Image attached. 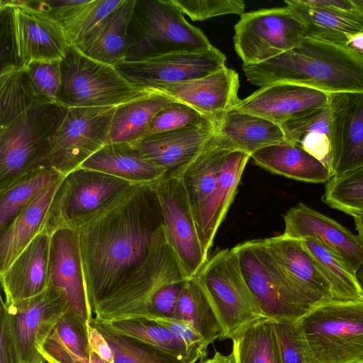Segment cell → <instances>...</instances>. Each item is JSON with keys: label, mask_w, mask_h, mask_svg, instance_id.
Here are the masks:
<instances>
[{"label": "cell", "mask_w": 363, "mask_h": 363, "mask_svg": "<svg viewBox=\"0 0 363 363\" xmlns=\"http://www.w3.org/2000/svg\"><path fill=\"white\" fill-rule=\"evenodd\" d=\"M328 94L294 84L260 87L232 108L254 114L278 125L306 111L326 106Z\"/></svg>", "instance_id": "cell-22"}, {"label": "cell", "mask_w": 363, "mask_h": 363, "mask_svg": "<svg viewBox=\"0 0 363 363\" xmlns=\"http://www.w3.org/2000/svg\"><path fill=\"white\" fill-rule=\"evenodd\" d=\"M137 0H123L73 44L87 57L111 66L125 60L133 44L130 23Z\"/></svg>", "instance_id": "cell-24"}, {"label": "cell", "mask_w": 363, "mask_h": 363, "mask_svg": "<svg viewBox=\"0 0 363 363\" xmlns=\"http://www.w3.org/2000/svg\"><path fill=\"white\" fill-rule=\"evenodd\" d=\"M60 66L57 104L65 108L118 106L157 91L134 85L114 66L87 57L74 44L61 59Z\"/></svg>", "instance_id": "cell-10"}, {"label": "cell", "mask_w": 363, "mask_h": 363, "mask_svg": "<svg viewBox=\"0 0 363 363\" xmlns=\"http://www.w3.org/2000/svg\"><path fill=\"white\" fill-rule=\"evenodd\" d=\"M81 167L99 171L134 184L155 183L167 172L148 160L128 143H107Z\"/></svg>", "instance_id": "cell-30"}, {"label": "cell", "mask_w": 363, "mask_h": 363, "mask_svg": "<svg viewBox=\"0 0 363 363\" xmlns=\"http://www.w3.org/2000/svg\"><path fill=\"white\" fill-rule=\"evenodd\" d=\"M174 318L189 324L208 345L220 337V324L195 277L183 284Z\"/></svg>", "instance_id": "cell-37"}, {"label": "cell", "mask_w": 363, "mask_h": 363, "mask_svg": "<svg viewBox=\"0 0 363 363\" xmlns=\"http://www.w3.org/2000/svg\"><path fill=\"white\" fill-rule=\"evenodd\" d=\"M35 1L1 0V66L23 69L33 61L61 60L73 44L62 25L33 7Z\"/></svg>", "instance_id": "cell-6"}, {"label": "cell", "mask_w": 363, "mask_h": 363, "mask_svg": "<svg viewBox=\"0 0 363 363\" xmlns=\"http://www.w3.org/2000/svg\"><path fill=\"white\" fill-rule=\"evenodd\" d=\"M226 57L209 48L124 60L114 66L134 85L159 91L169 85L208 75L225 66Z\"/></svg>", "instance_id": "cell-15"}, {"label": "cell", "mask_w": 363, "mask_h": 363, "mask_svg": "<svg viewBox=\"0 0 363 363\" xmlns=\"http://www.w3.org/2000/svg\"><path fill=\"white\" fill-rule=\"evenodd\" d=\"M195 278L220 324L219 340H232L252 327L272 321L247 284L233 248L216 253Z\"/></svg>", "instance_id": "cell-7"}, {"label": "cell", "mask_w": 363, "mask_h": 363, "mask_svg": "<svg viewBox=\"0 0 363 363\" xmlns=\"http://www.w3.org/2000/svg\"><path fill=\"white\" fill-rule=\"evenodd\" d=\"M184 14L192 21H204L211 18L245 12L242 0H172Z\"/></svg>", "instance_id": "cell-46"}, {"label": "cell", "mask_w": 363, "mask_h": 363, "mask_svg": "<svg viewBox=\"0 0 363 363\" xmlns=\"http://www.w3.org/2000/svg\"><path fill=\"white\" fill-rule=\"evenodd\" d=\"M286 140L299 144L301 139L310 132H318L330 137V113L326 106L311 109L279 124Z\"/></svg>", "instance_id": "cell-44"}, {"label": "cell", "mask_w": 363, "mask_h": 363, "mask_svg": "<svg viewBox=\"0 0 363 363\" xmlns=\"http://www.w3.org/2000/svg\"><path fill=\"white\" fill-rule=\"evenodd\" d=\"M242 67L247 80L259 87L284 83L327 94L363 92V55L310 38L268 60Z\"/></svg>", "instance_id": "cell-3"}, {"label": "cell", "mask_w": 363, "mask_h": 363, "mask_svg": "<svg viewBox=\"0 0 363 363\" xmlns=\"http://www.w3.org/2000/svg\"><path fill=\"white\" fill-rule=\"evenodd\" d=\"M257 166L276 174L310 183H327L333 177L329 169L303 150L288 141L257 150L250 156Z\"/></svg>", "instance_id": "cell-29"}, {"label": "cell", "mask_w": 363, "mask_h": 363, "mask_svg": "<svg viewBox=\"0 0 363 363\" xmlns=\"http://www.w3.org/2000/svg\"><path fill=\"white\" fill-rule=\"evenodd\" d=\"M281 363H308L295 322H272Z\"/></svg>", "instance_id": "cell-48"}, {"label": "cell", "mask_w": 363, "mask_h": 363, "mask_svg": "<svg viewBox=\"0 0 363 363\" xmlns=\"http://www.w3.org/2000/svg\"><path fill=\"white\" fill-rule=\"evenodd\" d=\"M321 200L351 216L363 214V167L332 177L325 183Z\"/></svg>", "instance_id": "cell-41"}, {"label": "cell", "mask_w": 363, "mask_h": 363, "mask_svg": "<svg viewBox=\"0 0 363 363\" xmlns=\"http://www.w3.org/2000/svg\"><path fill=\"white\" fill-rule=\"evenodd\" d=\"M88 342L91 352L109 363H113V353L105 337L101 332L90 322L86 323Z\"/></svg>", "instance_id": "cell-51"}, {"label": "cell", "mask_w": 363, "mask_h": 363, "mask_svg": "<svg viewBox=\"0 0 363 363\" xmlns=\"http://www.w3.org/2000/svg\"><path fill=\"white\" fill-rule=\"evenodd\" d=\"M41 363H47L45 361L42 362Z\"/></svg>", "instance_id": "cell-60"}, {"label": "cell", "mask_w": 363, "mask_h": 363, "mask_svg": "<svg viewBox=\"0 0 363 363\" xmlns=\"http://www.w3.org/2000/svg\"><path fill=\"white\" fill-rule=\"evenodd\" d=\"M173 101L174 99L157 91L117 106L107 143H130L140 139L154 117Z\"/></svg>", "instance_id": "cell-33"}, {"label": "cell", "mask_w": 363, "mask_h": 363, "mask_svg": "<svg viewBox=\"0 0 363 363\" xmlns=\"http://www.w3.org/2000/svg\"><path fill=\"white\" fill-rule=\"evenodd\" d=\"M347 47L363 55V31L358 32L350 37Z\"/></svg>", "instance_id": "cell-53"}, {"label": "cell", "mask_w": 363, "mask_h": 363, "mask_svg": "<svg viewBox=\"0 0 363 363\" xmlns=\"http://www.w3.org/2000/svg\"><path fill=\"white\" fill-rule=\"evenodd\" d=\"M357 11L363 16V0H352Z\"/></svg>", "instance_id": "cell-57"}, {"label": "cell", "mask_w": 363, "mask_h": 363, "mask_svg": "<svg viewBox=\"0 0 363 363\" xmlns=\"http://www.w3.org/2000/svg\"><path fill=\"white\" fill-rule=\"evenodd\" d=\"M66 108L35 95L23 69L1 67L0 191L48 161V139Z\"/></svg>", "instance_id": "cell-2"}, {"label": "cell", "mask_w": 363, "mask_h": 363, "mask_svg": "<svg viewBox=\"0 0 363 363\" xmlns=\"http://www.w3.org/2000/svg\"><path fill=\"white\" fill-rule=\"evenodd\" d=\"M51 235L39 233L0 273L4 302L10 304L34 296L49 284Z\"/></svg>", "instance_id": "cell-23"}, {"label": "cell", "mask_w": 363, "mask_h": 363, "mask_svg": "<svg viewBox=\"0 0 363 363\" xmlns=\"http://www.w3.org/2000/svg\"><path fill=\"white\" fill-rule=\"evenodd\" d=\"M152 320L170 330L201 361L206 356L209 345L189 324L174 318H158Z\"/></svg>", "instance_id": "cell-49"}, {"label": "cell", "mask_w": 363, "mask_h": 363, "mask_svg": "<svg viewBox=\"0 0 363 363\" xmlns=\"http://www.w3.org/2000/svg\"><path fill=\"white\" fill-rule=\"evenodd\" d=\"M234 30V48L243 65L268 60L306 38L303 23L286 6L244 13Z\"/></svg>", "instance_id": "cell-14"}, {"label": "cell", "mask_w": 363, "mask_h": 363, "mask_svg": "<svg viewBox=\"0 0 363 363\" xmlns=\"http://www.w3.org/2000/svg\"><path fill=\"white\" fill-rule=\"evenodd\" d=\"M216 127V133L234 150L250 156L263 147L286 141L279 125L235 108L226 112Z\"/></svg>", "instance_id": "cell-31"}, {"label": "cell", "mask_w": 363, "mask_h": 363, "mask_svg": "<svg viewBox=\"0 0 363 363\" xmlns=\"http://www.w3.org/2000/svg\"><path fill=\"white\" fill-rule=\"evenodd\" d=\"M186 279L165 235L143 266L116 291L101 301L93 312L99 322L141 318L156 291L164 284Z\"/></svg>", "instance_id": "cell-12"}, {"label": "cell", "mask_w": 363, "mask_h": 363, "mask_svg": "<svg viewBox=\"0 0 363 363\" xmlns=\"http://www.w3.org/2000/svg\"><path fill=\"white\" fill-rule=\"evenodd\" d=\"M133 44L127 59L195 51L212 46L172 0L138 1L130 23Z\"/></svg>", "instance_id": "cell-11"}, {"label": "cell", "mask_w": 363, "mask_h": 363, "mask_svg": "<svg viewBox=\"0 0 363 363\" xmlns=\"http://www.w3.org/2000/svg\"><path fill=\"white\" fill-rule=\"evenodd\" d=\"M123 2V0H78L60 23L74 43Z\"/></svg>", "instance_id": "cell-42"}, {"label": "cell", "mask_w": 363, "mask_h": 363, "mask_svg": "<svg viewBox=\"0 0 363 363\" xmlns=\"http://www.w3.org/2000/svg\"><path fill=\"white\" fill-rule=\"evenodd\" d=\"M167 242L186 279L197 275L207 262L186 190L179 177L167 173L155 183Z\"/></svg>", "instance_id": "cell-16"}, {"label": "cell", "mask_w": 363, "mask_h": 363, "mask_svg": "<svg viewBox=\"0 0 363 363\" xmlns=\"http://www.w3.org/2000/svg\"><path fill=\"white\" fill-rule=\"evenodd\" d=\"M357 277L363 288V265L357 272Z\"/></svg>", "instance_id": "cell-58"}, {"label": "cell", "mask_w": 363, "mask_h": 363, "mask_svg": "<svg viewBox=\"0 0 363 363\" xmlns=\"http://www.w3.org/2000/svg\"><path fill=\"white\" fill-rule=\"evenodd\" d=\"M263 240L276 262L313 300H335L330 283L301 240L280 235Z\"/></svg>", "instance_id": "cell-25"}, {"label": "cell", "mask_w": 363, "mask_h": 363, "mask_svg": "<svg viewBox=\"0 0 363 363\" xmlns=\"http://www.w3.org/2000/svg\"><path fill=\"white\" fill-rule=\"evenodd\" d=\"M64 177L52 182L0 231V273L44 231L51 205Z\"/></svg>", "instance_id": "cell-26"}, {"label": "cell", "mask_w": 363, "mask_h": 363, "mask_svg": "<svg viewBox=\"0 0 363 363\" xmlns=\"http://www.w3.org/2000/svg\"><path fill=\"white\" fill-rule=\"evenodd\" d=\"M295 325L308 363L363 359V299L321 303Z\"/></svg>", "instance_id": "cell-4"}, {"label": "cell", "mask_w": 363, "mask_h": 363, "mask_svg": "<svg viewBox=\"0 0 363 363\" xmlns=\"http://www.w3.org/2000/svg\"><path fill=\"white\" fill-rule=\"evenodd\" d=\"M284 236L312 238L341 257L357 274L363 265V244L357 235L303 203L291 208L284 216Z\"/></svg>", "instance_id": "cell-18"}, {"label": "cell", "mask_w": 363, "mask_h": 363, "mask_svg": "<svg viewBox=\"0 0 363 363\" xmlns=\"http://www.w3.org/2000/svg\"><path fill=\"white\" fill-rule=\"evenodd\" d=\"M135 184L84 167L64 177L51 205L44 231L79 230L116 204Z\"/></svg>", "instance_id": "cell-9"}, {"label": "cell", "mask_w": 363, "mask_h": 363, "mask_svg": "<svg viewBox=\"0 0 363 363\" xmlns=\"http://www.w3.org/2000/svg\"><path fill=\"white\" fill-rule=\"evenodd\" d=\"M250 158V155L238 150L229 153L214 191L194 216L199 237L206 254L233 201Z\"/></svg>", "instance_id": "cell-28"}, {"label": "cell", "mask_w": 363, "mask_h": 363, "mask_svg": "<svg viewBox=\"0 0 363 363\" xmlns=\"http://www.w3.org/2000/svg\"><path fill=\"white\" fill-rule=\"evenodd\" d=\"M65 293L48 285L30 298L6 304L1 298L0 363H41L43 347L69 313Z\"/></svg>", "instance_id": "cell-5"}, {"label": "cell", "mask_w": 363, "mask_h": 363, "mask_svg": "<svg viewBox=\"0 0 363 363\" xmlns=\"http://www.w3.org/2000/svg\"><path fill=\"white\" fill-rule=\"evenodd\" d=\"M79 363H109L104 359H101L96 353L91 351L90 356L88 359H86Z\"/></svg>", "instance_id": "cell-56"}, {"label": "cell", "mask_w": 363, "mask_h": 363, "mask_svg": "<svg viewBox=\"0 0 363 363\" xmlns=\"http://www.w3.org/2000/svg\"><path fill=\"white\" fill-rule=\"evenodd\" d=\"M90 323L101 332L111 347L113 363H185L160 348L115 333L94 319Z\"/></svg>", "instance_id": "cell-40"}, {"label": "cell", "mask_w": 363, "mask_h": 363, "mask_svg": "<svg viewBox=\"0 0 363 363\" xmlns=\"http://www.w3.org/2000/svg\"><path fill=\"white\" fill-rule=\"evenodd\" d=\"M185 280H174L162 285L150 301L141 318L154 320L158 318H174Z\"/></svg>", "instance_id": "cell-47"}, {"label": "cell", "mask_w": 363, "mask_h": 363, "mask_svg": "<svg viewBox=\"0 0 363 363\" xmlns=\"http://www.w3.org/2000/svg\"><path fill=\"white\" fill-rule=\"evenodd\" d=\"M354 363H363V359L359 361V362H354Z\"/></svg>", "instance_id": "cell-59"}, {"label": "cell", "mask_w": 363, "mask_h": 363, "mask_svg": "<svg viewBox=\"0 0 363 363\" xmlns=\"http://www.w3.org/2000/svg\"><path fill=\"white\" fill-rule=\"evenodd\" d=\"M352 217L357 231V236L363 244V214L355 215Z\"/></svg>", "instance_id": "cell-55"}, {"label": "cell", "mask_w": 363, "mask_h": 363, "mask_svg": "<svg viewBox=\"0 0 363 363\" xmlns=\"http://www.w3.org/2000/svg\"><path fill=\"white\" fill-rule=\"evenodd\" d=\"M216 133L213 121L152 134L130 143L149 162L171 172L192 160Z\"/></svg>", "instance_id": "cell-21"}, {"label": "cell", "mask_w": 363, "mask_h": 363, "mask_svg": "<svg viewBox=\"0 0 363 363\" xmlns=\"http://www.w3.org/2000/svg\"><path fill=\"white\" fill-rule=\"evenodd\" d=\"M299 240L313 257L330 283L335 300L363 299V288L357 274L341 257L314 238H305Z\"/></svg>", "instance_id": "cell-35"}, {"label": "cell", "mask_w": 363, "mask_h": 363, "mask_svg": "<svg viewBox=\"0 0 363 363\" xmlns=\"http://www.w3.org/2000/svg\"><path fill=\"white\" fill-rule=\"evenodd\" d=\"M66 295L69 313L91 322L78 230L59 229L51 234L49 284Z\"/></svg>", "instance_id": "cell-19"}, {"label": "cell", "mask_w": 363, "mask_h": 363, "mask_svg": "<svg viewBox=\"0 0 363 363\" xmlns=\"http://www.w3.org/2000/svg\"><path fill=\"white\" fill-rule=\"evenodd\" d=\"M62 176L46 161L11 186L0 191V231L52 182Z\"/></svg>", "instance_id": "cell-38"}, {"label": "cell", "mask_w": 363, "mask_h": 363, "mask_svg": "<svg viewBox=\"0 0 363 363\" xmlns=\"http://www.w3.org/2000/svg\"><path fill=\"white\" fill-rule=\"evenodd\" d=\"M272 322L252 327L232 340L235 363H281Z\"/></svg>", "instance_id": "cell-39"}, {"label": "cell", "mask_w": 363, "mask_h": 363, "mask_svg": "<svg viewBox=\"0 0 363 363\" xmlns=\"http://www.w3.org/2000/svg\"><path fill=\"white\" fill-rule=\"evenodd\" d=\"M90 315L147 259L164 235L155 183L135 184L78 230Z\"/></svg>", "instance_id": "cell-1"}, {"label": "cell", "mask_w": 363, "mask_h": 363, "mask_svg": "<svg viewBox=\"0 0 363 363\" xmlns=\"http://www.w3.org/2000/svg\"><path fill=\"white\" fill-rule=\"evenodd\" d=\"M306 4L326 9L357 12L352 0H303Z\"/></svg>", "instance_id": "cell-52"}, {"label": "cell", "mask_w": 363, "mask_h": 363, "mask_svg": "<svg viewBox=\"0 0 363 363\" xmlns=\"http://www.w3.org/2000/svg\"><path fill=\"white\" fill-rule=\"evenodd\" d=\"M333 177L363 167V92L328 94Z\"/></svg>", "instance_id": "cell-17"}, {"label": "cell", "mask_w": 363, "mask_h": 363, "mask_svg": "<svg viewBox=\"0 0 363 363\" xmlns=\"http://www.w3.org/2000/svg\"><path fill=\"white\" fill-rule=\"evenodd\" d=\"M206 118H208L193 108L175 101L161 110L154 117L143 137L199 123Z\"/></svg>", "instance_id": "cell-45"}, {"label": "cell", "mask_w": 363, "mask_h": 363, "mask_svg": "<svg viewBox=\"0 0 363 363\" xmlns=\"http://www.w3.org/2000/svg\"><path fill=\"white\" fill-rule=\"evenodd\" d=\"M250 291L273 322H296L318 304L276 262L263 240L233 247Z\"/></svg>", "instance_id": "cell-8"}, {"label": "cell", "mask_w": 363, "mask_h": 363, "mask_svg": "<svg viewBox=\"0 0 363 363\" xmlns=\"http://www.w3.org/2000/svg\"><path fill=\"white\" fill-rule=\"evenodd\" d=\"M299 145L330 171L331 145L329 135L318 132H310L303 136Z\"/></svg>", "instance_id": "cell-50"}, {"label": "cell", "mask_w": 363, "mask_h": 363, "mask_svg": "<svg viewBox=\"0 0 363 363\" xmlns=\"http://www.w3.org/2000/svg\"><path fill=\"white\" fill-rule=\"evenodd\" d=\"M237 72L224 67L204 77L163 87L160 91L196 110L216 124L240 99Z\"/></svg>", "instance_id": "cell-20"}, {"label": "cell", "mask_w": 363, "mask_h": 363, "mask_svg": "<svg viewBox=\"0 0 363 363\" xmlns=\"http://www.w3.org/2000/svg\"><path fill=\"white\" fill-rule=\"evenodd\" d=\"M99 323L115 333L140 340L165 350L185 363H196L199 359V357L191 353L186 345L170 330L152 320L127 318Z\"/></svg>", "instance_id": "cell-36"}, {"label": "cell", "mask_w": 363, "mask_h": 363, "mask_svg": "<svg viewBox=\"0 0 363 363\" xmlns=\"http://www.w3.org/2000/svg\"><path fill=\"white\" fill-rule=\"evenodd\" d=\"M60 62L33 61L23 68L35 95L50 103L58 102L62 84Z\"/></svg>", "instance_id": "cell-43"}, {"label": "cell", "mask_w": 363, "mask_h": 363, "mask_svg": "<svg viewBox=\"0 0 363 363\" xmlns=\"http://www.w3.org/2000/svg\"><path fill=\"white\" fill-rule=\"evenodd\" d=\"M234 150L216 133L188 163L169 172L181 180L194 218L214 191L229 153Z\"/></svg>", "instance_id": "cell-27"}, {"label": "cell", "mask_w": 363, "mask_h": 363, "mask_svg": "<svg viewBox=\"0 0 363 363\" xmlns=\"http://www.w3.org/2000/svg\"><path fill=\"white\" fill-rule=\"evenodd\" d=\"M117 106L69 107L48 139V160L66 176L106 143Z\"/></svg>", "instance_id": "cell-13"}, {"label": "cell", "mask_w": 363, "mask_h": 363, "mask_svg": "<svg viewBox=\"0 0 363 363\" xmlns=\"http://www.w3.org/2000/svg\"><path fill=\"white\" fill-rule=\"evenodd\" d=\"M86 322L69 313L64 315L43 347V359L47 363H79L88 359Z\"/></svg>", "instance_id": "cell-34"}, {"label": "cell", "mask_w": 363, "mask_h": 363, "mask_svg": "<svg viewBox=\"0 0 363 363\" xmlns=\"http://www.w3.org/2000/svg\"><path fill=\"white\" fill-rule=\"evenodd\" d=\"M284 3L303 23L306 38L347 46L351 35L363 31V16L358 11L326 9L303 0H286Z\"/></svg>", "instance_id": "cell-32"}, {"label": "cell", "mask_w": 363, "mask_h": 363, "mask_svg": "<svg viewBox=\"0 0 363 363\" xmlns=\"http://www.w3.org/2000/svg\"><path fill=\"white\" fill-rule=\"evenodd\" d=\"M199 363H235V361L232 353L226 355L216 351L212 357L203 359Z\"/></svg>", "instance_id": "cell-54"}]
</instances>
